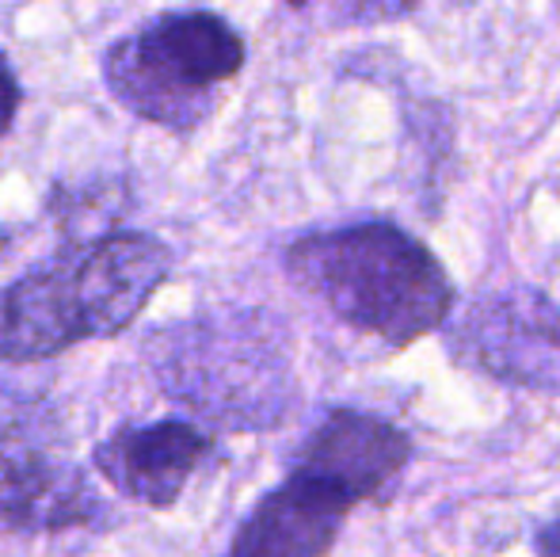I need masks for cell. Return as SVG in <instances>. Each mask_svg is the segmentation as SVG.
Here are the masks:
<instances>
[{
  "instance_id": "1",
  "label": "cell",
  "mask_w": 560,
  "mask_h": 557,
  "mask_svg": "<svg viewBox=\"0 0 560 557\" xmlns=\"http://www.w3.org/2000/svg\"><path fill=\"white\" fill-rule=\"evenodd\" d=\"M172 268V245L149 230L115 225L69 237L0 287V363L27 367L84 340H115L161 294Z\"/></svg>"
},
{
  "instance_id": "2",
  "label": "cell",
  "mask_w": 560,
  "mask_h": 557,
  "mask_svg": "<svg viewBox=\"0 0 560 557\" xmlns=\"http://www.w3.org/2000/svg\"><path fill=\"white\" fill-rule=\"evenodd\" d=\"M290 282L339 325L408 348L454 317V282L423 241L393 222L313 230L282 253Z\"/></svg>"
},
{
  "instance_id": "3",
  "label": "cell",
  "mask_w": 560,
  "mask_h": 557,
  "mask_svg": "<svg viewBox=\"0 0 560 557\" xmlns=\"http://www.w3.org/2000/svg\"><path fill=\"white\" fill-rule=\"evenodd\" d=\"M145 356L161 390L225 431H264L298 397L287 333L267 310H210L149 333Z\"/></svg>"
},
{
  "instance_id": "4",
  "label": "cell",
  "mask_w": 560,
  "mask_h": 557,
  "mask_svg": "<svg viewBox=\"0 0 560 557\" xmlns=\"http://www.w3.org/2000/svg\"><path fill=\"white\" fill-rule=\"evenodd\" d=\"M248 61L244 35L210 8H172L100 54L107 96L138 123L195 135Z\"/></svg>"
},
{
  "instance_id": "5",
  "label": "cell",
  "mask_w": 560,
  "mask_h": 557,
  "mask_svg": "<svg viewBox=\"0 0 560 557\" xmlns=\"http://www.w3.org/2000/svg\"><path fill=\"white\" fill-rule=\"evenodd\" d=\"M450 356L503 386L560 397V305L534 287L480 294L446 333Z\"/></svg>"
},
{
  "instance_id": "6",
  "label": "cell",
  "mask_w": 560,
  "mask_h": 557,
  "mask_svg": "<svg viewBox=\"0 0 560 557\" xmlns=\"http://www.w3.org/2000/svg\"><path fill=\"white\" fill-rule=\"evenodd\" d=\"M112 520L96 481L35 423H0V535H66Z\"/></svg>"
},
{
  "instance_id": "7",
  "label": "cell",
  "mask_w": 560,
  "mask_h": 557,
  "mask_svg": "<svg viewBox=\"0 0 560 557\" xmlns=\"http://www.w3.org/2000/svg\"><path fill=\"white\" fill-rule=\"evenodd\" d=\"M214 454L218 439L195 420H126L92 446V469L126 504L168 512Z\"/></svg>"
},
{
  "instance_id": "8",
  "label": "cell",
  "mask_w": 560,
  "mask_h": 557,
  "mask_svg": "<svg viewBox=\"0 0 560 557\" xmlns=\"http://www.w3.org/2000/svg\"><path fill=\"white\" fill-rule=\"evenodd\" d=\"M412 462V439L377 413L336 405L298 443L290 469L336 489L354 508L382 500Z\"/></svg>"
},
{
  "instance_id": "9",
  "label": "cell",
  "mask_w": 560,
  "mask_h": 557,
  "mask_svg": "<svg viewBox=\"0 0 560 557\" xmlns=\"http://www.w3.org/2000/svg\"><path fill=\"white\" fill-rule=\"evenodd\" d=\"M351 500L310 474L290 469L287 481L256 500L229 538V554L236 557H320L339 543Z\"/></svg>"
},
{
  "instance_id": "10",
  "label": "cell",
  "mask_w": 560,
  "mask_h": 557,
  "mask_svg": "<svg viewBox=\"0 0 560 557\" xmlns=\"http://www.w3.org/2000/svg\"><path fill=\"white\" fill-rule=\"evenodd\" d=\"M130 207V187L126 179H84V184H54L46 192V218L61 230V237H92L122 225Z\"/></svg>"
},
{
  "instance_id": "11",
  "label": "cell",
  "mask_w": 560,
  "mask_h": 557,
  "mask_svg": "<svg viewBox=\"0 0 560 557\" xmlns=\"http://www.w3.org/2000/svg\"><path fill=\"white\" fill-rule=\"evenodd\" d=\"M423 0H332V15L339 23L370 27V23H393L400 15L416 12Z\"/></svg>"
},
{
  "instance_id": "12",
  "label": "cell",
  "mask_w": 560,
  "mask_h": 557,
  "mask_svg": "<svg viewBox=\"0 0 560 557\" xmlns=\"http://www.w3.org/2000/svg\"><path fill=\"white\" fill-rule=\"evenodd\" d=\"M20 107H23V84L20 73H15L12 58L0 50V141L12 135L15 119H20Z\"/></svg>"
},
{
  "instance_id": "13",
  "label": "cell",
  "mask_w": 560,
  "mask_h": 557,
  "mask_svg": "<svg viewBox=\"0 0 560 557\" xmlns=\"http://www.w3.org/2000/svg\"><path fill=\"white\" fill-rule=\"evenodd\" d=\"M534 546H538L541 554L560 557V523H549V527H541L538 538H534Z\"/></svg>"
},
{
  "instance_id": "14",
  "label": "cell",
  "mask_w": 560,
  "mask_h": 557,
  "mask_svg": "<svg viewBox=\"0 0 560 557\" xmlns=\"http://www.w3.org/2000/svg\"><path fill=\"white\" fill-rule=\"evenodd\" d=\"M8 248H12V233H8L4 225H0V256H4Z\"/></svg>"
},
{
  "instance_id": "15",
  "label": "cell",
  "mask_w": 560,
  "mask_h": 557,
  "mask_svg": "<svg viewBox=\"0 0 560 557\" xmlns=\"http://www.w3.org/2000/svg\"><path fill=\"white\" fill-rule=\"evenodd\" d=\"M282 4H287V8H305L310 0H282Z\"/></svg>"
}]
</instances>
